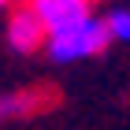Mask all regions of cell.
<instances>
[{"label":"cell","instance_id":"6da1fadb","mask_svg":"<svg viewBox=\"0 0 130 130\" xmlns=\"http://www.w3.org/2000/svg\"><path fill=\"white\" fill-rule=\"evenodd\" d=\"M108 41H111L108 22L97 19V15H86V19H74L60 30H52L45 37V52H48L52 63H82L97 52H104Z\"/></svg>","mask_w":130,"mask_h":130},{"label":"cell","instance_id":"7a4b0ae2","mask_svg":"<svg viewBox=\"0 0 130 130\" xmlns=\"http://www.w3.org/2000/svg\"><path fill=\"white\" fill-rule=\"evenodd\" d=\"M45 37H48L45 22H41L26 4H19V8L8 15V22H4V41H8V48L15 52V56H34V52H41L45 48Z\"/></svg>","mask_w":130,"mask_h":130},{"label":"cell","instance_id":"3957f363","mask_svg":"<svg viewBox=\"0 0 130 130\" xmlns=\"http://www.w3.org/2000/svg\"><path fill=\"white\" fill-rule=\"evenodd\" d=\"M26 8L45 22V30H60L74 19H86L93 15V0H26Z\"/></svg>","mask_w":130,"mask_h":130},{"label":"cell","instance_id":"277c9868","mask_svg":"<svg viewBox=\"0 0 130 130\" xmlns=\"http://www.w3.org/2000/svg\"><path fill=\"white\" fill-rule=\"evenodd\" d=\"M41 104V93H0V123L22 119Z\"/></svg>","mask_w":130,"mask_h":130},{"label":"cell","instance_id":"5b68a950","mask_svg":"<svg viewBox=\"0 0 130 130\" xmlns=\"http://www.w3.org/2000/svg\"><path fill=\"white\" fill-rule=\"evenodd\" d=\"M104 22H108L111 41L130 45V8H115V11H108V15H104Z\"/></svg>","mask_w":130,"mask_h":130},{"label":"cell","instance_id":"8992f818","mask_svg":"<svg viewBox=\"0 0 130 130\" xmlns=\"http://www.w3.org/2000/svg\"><path fill=\"white\" fill-rule=\"evenodd\" d=\"M8 4H11V0H0V11H4V8H8Z\"/></svg>","mask_w":130,"mask_h":130}]
</instances>
